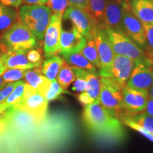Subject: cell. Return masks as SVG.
Segmentation results:
<instances>
[{"label": "cell", "mask_w": 153, "mask_h": 153, "mask_svg": "<svg viewBox=\"0 0 153 153\" xmlns=\"http://www.w3.org/2000/svg\"><path fill=\"white\" fill-rule=\"evenodd\" d=\"M86 81L87 88L85 91L97 102H99L100 94V79L98 74L89 72L86 76Z\"/></svg>", "instance_id": "26"}, {"label": "cell", "mask_w": 153, "mask_h": 153, "mask_svg": "<svg viewBox=\"0 0 153 153\" xmlns=\"http://www.w3.org/2000/svg\"><path fill=\"white\" fill-rule=\"evenodd\" d=\"M7 51H7V48H6L4 46L3 44L0 42V74H2L5 70L2 63V57L3 55L6 52H7Z\"/></svg>", "instance_id": "40"}, {"label": "cell", "mask_w": 153, "mask_h": 153, "mask_svg": "<svg viewBox=\"0 0 153 153\" xmlns=\"http://www.w3.org/2000/svg\"><path fill=\"white\" fill-rule=\"evenodd\" d=\"M86 40L87 41H86L85 47L82 48L81 52L79 53H81L94 66L98 69L99 71L101 70V63L99 61L94 39L93 37H91Z\"/></svg>", "instance_id": "25"}, {"label": "cell", "mask_w": 153, "mask_h": 153, "mask_svg": "<svg viewBox=\"0 0 153 153\" xmlns=\"http://www.w3.org/2000/svg\"><path fill=\"white\" fill-rule=\"evenodd\" d=\"M148 97H150V99H153V85L151 86V87L150 88L148 91Z\"/></svg>", "instance_id": "46"}, {"label": "cell", "mask_w": 153, "mask_h": 153, "mask_svg": "<svg viewBox=\"0 0 153 153\" xmlns=\"http://www.w3.org/2000/svg\"><path fill=\"white\" fill-rule=\"evenodd\" d=\"M135 65V62L131 59L121 55H115L109 74L107 77L111 78L123 89L126 87Z\"/></svg>", "instance_id": "14"}, {"label": "cell", "mask_w": 153, "mask_h": 153, "mask_svg": "<svg viewBox=\"0 0 153 153\" xmlns=\"http://www.w3.org/2000/svg\"><path fill=\"white\" fill-rule=\"evenodd\" d=\"M83 122L91 135L104 141L118 143L125 137L120 120L98 102L84 107Z\"/></svg>", "instance_id": "1"}, {"label": "cell", "mask_w": 153, "mask_h": 153, "mask_svg": "<svg viewBox=\"0 0 153 153\" xmlns=\"http://www.w3.org/2000/svg\"><path fill=\"white\" fill-rule=\"evenodd\" d=\"M153 85V62L135 63L126 87L148 93Z\"/></svg>", "instance_id": "13"}, {"label": "cell", "mask_w": 153, "mask_h": 153, "mask_svg": "<svg viewBox=\"0 0 153 153\" xmlns=\"http://www.w3.org/2000/svg\"><path fill=\"white\" fill-rule=\"evenodd\" d=\"M48 0H22L26 5H44L48 3Z\"/></svg>", "instance_id": "41"}, {"label": "cell", "mask_w": 153, "mask_h": 153, "mask_svg": "<svg viewBox=\"0 0 153 153\" xmlns=\"http://www.w3.org/2000/svg\"><path fill=\"white\" fill-rule=\"evenodd\" d=\"M26 52L22 51H7L2 57V63L5 70L7 69H20L28 70L33 68H41L32 64L26 57Z\"/></svg>", "instance_id": "17"}, {"label": "cell", "mask_w": 153, "mask_h": 153, "mask_svg": "<svg viewBox=\"0 0 153 153\" xmlns=\"http://www.w3.org/2000/svg\"><path fill=\"white\" fill-rule=\"evenodd\" d=\"M19 21V13L16 8L0 3V35L4 33Z\"/></svg>", "instance_id": "21"}, {"label": "cell", "mask_w": 153, "mask_h": 153, "mask_svg": "<svg viewBox=\"0 0 153 153\" xmlns=\"http://www.w3.org/2000/svg\"><path fill=\"white\" fill-rule=\"evenodd\" d=\"M26 70L20 69H7L1 74V77L6 83H11L20 81L25 76Z\"/></svg>", "instance_id": "30"}, {"label": "cell", "mask_w": 153, "mask_h": 153, "mask_svg": "<svg viewBox=\"0 0 153 153\" xmlns=\"http://www.w3.org/2000/svg\"><path fill=\"white\" fill-rule=\"evenodd\" d=\"M110 0H89L86 9L97 28H103V19L106 7Z\"/></svg>", "instance_id": "20"}, {"label": "cell", "mask_w": 153, "mask_h": 153, "mask_svg": "<svg viewBox=\"0 0 153 153\" xmlns=\"http://www.w3.org/2000/svg\"><path fill=\"white\" fill-rule=\"evenodd\" d=\"M52 11L45 5H23L19 11V21L29 28L38 41L43 40Z\"/></svg>", "instance_id": "2"}, {"label": "cell", "mask_w": 153, "mask_h": 153, "mask_svg": "<svg viewBox=\"0 0 153 153\" xmlns=\"http://www.w3.org/2000/svg\"><path fill=\"white\" fill-rule=\"evenodd\" d=\"M64 62L62 57L58 55H54L47 58L43 63L41 72L50 81L56 79L61 66Z\"/></svg>", "instance_id": "23"}, {"label": "cell", "mask_w": 153, "mask_h": 153, "mask_svg": "<svg viewBox=\"0 0 153 153\" xmlns=\"http://www.w3.org/2000/svg\"><path fill=\"white\" fill-rule=\"evenodd\" d=\"M26 57H27L28 61L32 64H35L36 65L41 67V51L40 49H31L28 51L26 53Z\"/></svg>", "instance_id": "35"}, {"label": "cell", "mask_w": 153, "mask_h": 153, "mask_svg": "<svg viewBox=\"0 0 153 153\" xmlns=\"http://www.w3.org/2000/svg\"><path fill=\"white\" fill-rule=\"evenodd\" d=\"M47 7L53 14H64L65 11L69 7L68 0H48Z\"/></svg>", "instance_id": "32"}, {"label": "cell", "mask_w": 153, "mask_h": 153, "mask_svg": "<svg viewBox=\"0 0 153 153\" xmlns=\"http://www.w3.org/2000/svg\"><path fill=\"white\" fill-rule=\"evenodd\" d=\"M7 84L8 83H6V82L4 81L2 77H1V74H0V90H1V89H2L3 88L7 85Z\"/></svg>", "instance_id": "45"}, {"label": "cell", "mask_w": 153, "mask_h": 153, "mask_svg": "<svg viewBox=\"0 0 153 153\" xmlns=\"http://www.w3.org/2000/svg\"><path fill=\"white\" fill-rule=\"evenodd\" d=\"M0 42L8 51L27 53L30 50L38 46L37 38L20 21L0 36Z\"/></svg>", "instance_id": "3"}, {"label": "cell", "mask_w": 153, "mask_h": 153, "mask_svg": "<svg viewBox=\"0 0 153 153\" xmlns=\"http://www.w3.org/2000/svg\"><path fill=\"white\" fill-rule=\"evenodd\" d=\"M77 98L78 100H79L80 102V104H81L84 107L89 106V105L92 104L94 103L97 102V101H96L94 99L91 98L90 96L88 94L86 91H84V92L79 94Z\"/></svg>", "instance_id": "37"}, {"label": "cell", "mask_w": 153, "mask_h": 153, "mask_svg": "<svg viewBox=\"0 0 153 153\" xmlns=\"http://www.w3.org/2000/svg\"><path fill=\"white\" fill-rule=\"evenodd\" d=\"M121 120L123 121V123L125 124V125L128 126V127L131 128L137 131L140 134H142L143 136L147 137L148 140H150L153 142V134L149 133V132L147 131L146 130L143 128L141 126H140L139 125H137V124L135 123L131 120L127 119V118H124V119H122Z\"/></svg>", "instance_id": "34"}, {"label": "cell", "mask_w": 153, "mask_h": 153, "mask_svg": "<svg viewBox=\"0 0 153 153\" xmlns=\"http://www.w3.org/2000/svg\"><path fill=\"white\" fill-rule=\"evenodd\" d=\"M3 114V122L11 131L22 135H28L41 125L29 113L17 105L11 106Z\"/></svg>", "instance_id": "6"}, {"label": "cell", "mask_w": 153, "mask_h": 153, "mask_svg": "<svg viewBox=\"0 0 153 153\" xmlns=\"http://www.w3.org/2000/svg\"><path fill=\"white\" fill-rule=\"evenodd\" d=\"M26 85V82L20 80L17 82V85L11 93L8 96L4 102L6 104L10 105V106H14V105H17L22 101L23 95L24 92V87Z\"/></svg>", "instance_id": "29"}, {"label": "cell", "mask_w": 153, "mask_h": 153, "mask_svg": "<svg viewBox=\"0 0 153 153\" xmlns=\"http://www.w3.org/2000/svg\"><path fill=\"white\" fill-rule=\"evenodd\" d=\"M61 55L62 56L63 60L71 66L83 69L88 72L97 74L99 75L97 68L94 66L81 53H62Z\"/></svg>", "instance_id": "22"}, {"label": "cell", "mask_w": 153, "mask_h": 153, "mask_svg": "<svg viewBox=\"0 0 153 153\" xmlns=\"http://www.w3.org/2000/svg\"><path fill=\"white\" fill-rule=\"evenodd\" d=\"M93 38L101 63L99 76H108L115 56L108 33L104 28H99L96 29Z\"/></svg>", "instance_id": "8"}, {"label": "cell", "mask_w": 153, "mask_h": 153, "mask_svg": "<svg viewBox=\"0 0 153 153\" xmlns=\"http://www.w3.org/2000/svg\"><path fill=\"white\" fill-rule=\"evenodd\" d=\"M118 4L121 6L122 8L126 10H131V0H115Z\"/></svg>", "instance_id": "43"}, {"label": "cell", "mask_w": 153, "mask_h": 153, "mask_svg": "<svg viewBox=\"0 0 153 153\" xmlns=\"http://www.w3.org/2000/svg\"><path fill=\"white\" fill-rule=\"evenodd\" d=\"M48 105V101L45 97L26 82L22 99L17 106L29 113L38 123L41 124L46 118Z\"/></svg>", "instance_id": "7"}, {"label": "cell", "mask_w": 153, "mask_h": 153, "mask_svg": "<svg viewBox=\"0 0 153 153\" xmlns=\"http://www.w3.org/2000/svg\"><path fill=\"white\" fill-rule=\"evenodd\" d=\"M99 76L100 94L99 104L114 115L116 118L120 120L123 110L122 88L111 78Z\"/></svg>", "instance_id": "5"}, {"label": "cell", "mask_w": 153, "mask_h": 153, "mask_svg": "<svg viewBox=\"0 0 153 153\" xmlns=\"http://www.w3.org/2000/svg\"><path fill=\"white\" fill-rule=\"evenodd\" d=\"M105 29L114 54L128 57L135 63L153 62V59L122 32L109 28Z\"/></svg>", "instance_id": "4"}, {"label": "cell", "mask_w": 153, "mask_h": 153, "mask_svg": "<svg viewBox=\"0 0 153 153\" xmlns=\"http://www.w3.org/2000/svg\"><path fill=\"white\" fill-rule=\"evenodd\" d=\"M64 92L65 90L62 89V87L59 85L57 80H53V81H51V85H50V87L48 90L47 91L45 97L49 102V101L57 99Z\"/></svg>", "instance_id": "31"}, {"label": "cell", "mask_w": 153, "mask_h": 153, "mask_svg": "<svg viewBox=\"0 0 153 153\" xmlns=\"http://www.w3.org/2000/svg\"><path fill=\"white\" fill-rule=\"evenodd\" d=\"M0 3L4 5L8 6V7L18 8L22 5V0H0Z\"/></svg>", "instance_id": "39"}, {"label": "cell", "mask_w": 153, "mask_h": 153, "mask_svg": "<svg viewBox=\"0 0 153 153\" xmlns=\"http://www.w3.org/2000/svg\"><path fill=\"white\" fill-rule=\"evenodd\" d=\"M11 106L10 105L6 104V103H2V104H0V115H1L4 113V111H6L7 108Z\"/></svg>", "instance_id": "44"}, {"label": "cell", "mask_w": 153, "mask_h": 153, "mask_svg": "<svg viewBox=\"0 0 153 153\" xmlns=\"http://www.w3.org/2000/svg\"><path fill=\"white\" fill-rule=\"evenodd\" d=\"M122 19H123V8L115 0H110L106 7L103 28L118 30L122 32Z\"/></svg>", "instance_id": "16"}, {"label": "cell", "mask_w": 153, "mask_h": 153, "mask_svg": "<svg viewBox=\"0 0 153 153\" xmlns=\"http://www.w3.org/2000/svg\"><path fill=\"white\" fill-rule=\"evenodd\" d=\"M122 93L123 110L120 120L145 111L149 97L148 93L134 90L128 87L122 89Z\"/></svg>", "instance_id": "12"}, {"label": "cell", "mask_w": 153, "mask_h": 153, "mask_svg": "<svg viewBox=\"0 0 153 153\" xmlns=\"http://www.w3.org/2000/svg\"><path fill=\"white\" fill-rule=\"evenodd\" d=\"M62 15L61 14L51 15L49 24L45 30L43 38V50L45 57L47 58L60 53Z\"/></svg>", "instance_id": "9"}, {"label": "cell", "mask_w": 153, "mask_h": 153, "mask_svg": "<svg viewBox=\"0 0 153 153\" xmlns=\"http://www.w3.org/2000/svg\"><path fill=\"white\" fill-rule=\"evenodd\" d=\"M122 33L125 34L136 43L143 51L147 53L148 44L143 23L134 16L131 10L123 9Z\"/></svg>", "instance_id": "10"}, {"label": "cell", "mask_w": 153, "mask_h": 153, "mask_svg": "<svg viewBox=\"0 0 153 153\" xmlns=\"http://www.w3.org/2000/svg\"><path fill=\"white\" fill-rule=\"evenodd\" d=\"M75 79L76 75L72 66L64 60L57 76V81L58 84L63 90L65 91Z\"/></svg>", "instance_id": "24"}, {"label": "cell", "mask_w": 153, "mask_h": 153, "mask_svg": "<svg viewBox=\"0 0 153 153\" xmlns=\"http://www.w3.org/2000/svg\"><path fill=\"white\" fill-rule=\"evenodd\" d=\"M17 82H11V83H8L2 89L0 90V104L4 102L6 99L8 97V96L11 93L14 87L17 85Z\"/></svg>", "instance_id": "36"}, {"label": "cell", "mask_w": 153, "mask_h": 153, "mask_svg": "<svg viewBox=\"0 0 153 153\" xmlns=\"http://www.w3.org/2000/svg\"><path fill=\"white\" fill-rule=\"evenodd\" d=\"M86 38L72 26L71 29L63 30L61 31L60 53H79L85 47Z\"/></svg>", "instance_id": "15"}, {"label": "cell", "mask_w": 153, "mask_h": 153, "mask_svg": "<svg viewBox=\"0 0 153 153\" xmlns=\"http://www.w3.org/2000/svg\"><path fill=\"white\" fill-rule=\"evenodd\" d=\"M74 69V73L76 75V79L73 82L72 89L76 93H82L86 91L87 88V81H86V76L89 72L77 68L72 67Z\"/></svg>", "instance_id": "28"}, {"label": "cell", "mask_w": 153, "mask_h": 153, "mask_svg": "<svg viewBox=\"0 0 153 153\" xmlns=\"http://www.w3.org/2000/svg\"><path fill=\"white\" fill-rule=\"evenodd\" d=\"M144 27L146 41L148 44L147 54L153 59V25L149 24H143Z\"/></svg>", "instance_id": "33"}, {"label": "cell", "mask_w": 153, "mask_h": 153, "mask_svg": "<svg viewBox=\"0 0 153 153\" xmlns=\"http://www.w3.org/2000/svg\"><path fill=\"white\" fill-rule=\"evenodd\" d=\"M137 124L146 130L149 133L153 134V117L148 115L147 113L142 112L129 118H126ZM124 119V118H123Z\"/></svg>", "instance_id": "27"}, {"label": "cell", "mask_w": 153, "mask_h": 153, "mask_svg": "<svg viewBox=\"0 0 153 153\" xmlns=\"http://www.w3.org/2000/svg\"><path fill=\"white\" fill-rule=\"evenodd\" d=\"M24 78L28 85L31 86L38 93L45 97L51 85V81L43 75L40 68L26 70Z\"/></svg>", "instance_id": "19"}, {"label": "cell", "mask_w": 153, "mask_h": 153, "mask_svg": "<svg viewBox=\"0 0 153 153\" xmlns=\"http://www.w3.org/2000/svg\"><path fill=\"white\" fill-rule=\"evenodd\" d=\"M145 113L153 117V99L148 97V102H147L146 108L145 110Z\"/></svg>", "instance_id": "42"}, {"label": "cell", "mask_w": 153, "mask_h": 153, "mask_svg": "<svg viewBox=\"0 0 153 153\" xmlns=\"http://www.w3.org/2000/svg\"><path fill=\"white\" fill-rule=\"evenodd\" d=\"M68 1L70 6L79 7V8L86 9L89 0H68Z\"/></svg>", "instance_id": "38"}, {"label": "cell", "mask_w": 153, "mask_h": 153, "mask_svg": "<svg viewBox=\"0 0 153 153\" xmlns=\"http://www.w3.org/2000/svg\"><path fill=\"white\" fill-rule=\"evenodd\" d=\"M65 20H69L86 39L93 37L97 27L86 9L70 6L62 15Z\"/></svg>", "instance_id": "11"}, {"label": "cell", "mask_w": 153, "mask_h": 153, "mask_svg": "<svg viewBox=\"0 0 153 153\" xmlns=\"http://www.w3.org/2000/svg\"><path fill=\"white\" fill-rule=\"evenodd\" d=\"M131 8L140 22L153 25V0H131Z\"/></svg>", "instance_id": "18"}]
</instances>
